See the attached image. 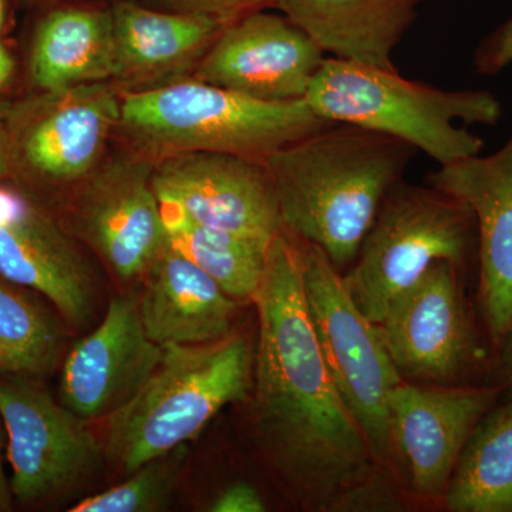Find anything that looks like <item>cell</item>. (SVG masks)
<instances>
[{"label": "cell", "mask_w": 512, "mask_h": 512, "mask_svg": "<svg viewBox=\"0 0 512 512\" xmlns=\"http://www.w3.org/2000/svg\"><path fill=\"white\" fill-rule=\"evenodd\" d=\"M252 302L259 335L251 413L261 453L306 508L366 507L380 493L376 460L330 377L306 306L301 245L285 229L269 245Z\"/></svg>", "instance_id": "6da1fadb"}, {"label": "cell", "mask_w": 512, "mask_h": 512, "mask_svg": "<svg viewBox=\"0 0 512 512\" xmlns=\"http://www.w3.org/2000/svg\"><path fill=\"white\" fill-rule=\"evenodd\" d=\"M417 150L377 131L332 123L265 160L284 229L336 268L355 262L377 211Z\"/></svg>", "instance_id": "7a4b0ae2"}, {"label": "cell", "mask_w": 512, "mask_h": 512, "mask_svg": "<svg viewBox=\"0 0 512 512\" xmlns=\"http://www.w3.org/2000/svg\"><path fill=\"white\" fill-rule=\"evenodd\" d=\"M305 100L323 119L399 138L440 167L481 154L483 138L466 126H495L503 116L487 90H441L336 57H326Z\"/></svg>", "instance_id": "3957f363"}, {"label": "cell", "mask_w": 512, "mask_h": 512, "mask_svg": "<svg viewBox=\"0 0 512 512\" xmlns=\"http://www.w3.org/2000/svg\"><path fill=\"white\" fill-rule=\"evenodd\" d=\"M332 123L306 100H256L194 79L123 94L117 128L156 160L210 151L265 161Z\"/></svg>", "instance_id": "277c9868"}, {"label": "cell", "mask_w": 512, "mask_h": 512, "mask_svg": "<svg viewBox=\"0 0 512 512\" xmlns=\"http://www.w3.org/2000/svg\"><path fill=\"white\" fill-rule=\"evenodd\" d=\"M254 357L251 343L235 333L204 345L164 346L140 392L107 417V460L130 474L195 440L225 406L247 399Z\"/></svg>", "instance_id": "5b68a950"}, {"label": "cell", "mask_w": 512, "mask_h": 512, "mask_svg": "<svg viewBox=\"0 0 512 512\" xmlns=\"http://www.w3.org/2000/svg\"><path fill=\"white\" fill-rule=\"evenodd\" d=\"M477 222L464 202L437 188L399 181L387 192L353 268L346 292L370 322H382L390 302L431 265L463 269L477 255Z\"/></svg>", "instance_id": "8992f818"}, {"label": "cell", "mask_w": 512, "mask_h": 512, "mask_svg": "<svg viewBox=\"0 0 512 512\" xmlns=\"http://www.w3.org/2000/svg\"><path fill=\"white\" fill-rule=\"evenodd\" d=\"M298 241L306 306L330 377L365 433L376 463L387 464L393 457L387 400L404 379L390 359L379 326L350 299L339 269L322 249Z\"/></svg>", "instance_id": "52a82bcc"}, {"label": "cell", "mask_w": 512, "mask_h": 512, "mask_svg": "<svg viewBox=\"0 0 512 512\" xmlns=\"http://www.w3.org/2000/svg\"><path fill=\"white\" fill-rule=\"evenodd\" d=\"M448 261L430 266L390 302L377 323L390 359L404 380L441 386H474L493 370L461 291L458 272Z\"/></svg>", "instance_id": "ba28073f"}, {"label": "cell", "mask_w": 512, "mask_h": 512, "mask_svg": "<svg viewBox=\"0 0 512 512\" xmlns=\"http://www.w3.org/2000/svg\"><path fill=\"white\" fill-rule=\"evenodd\" d=\"M0 416L16 503H52L99 473L104 450L86 420L57 403L33 377L0 375Z\"/></svg>", "instance_id": "9c48e42d"}, {"label": "cell", "mask_w": 512, "mask_h": 512, "mask_svg": "<svg viewBox=\"0 0 512 512\" xmlns=\"http://www.w3.org/2000/svg\"><path fill=\"white\" fill-rule=\"evenodd\" d=\"M121 96L107 82L82 84L12 106L13 167L47 184L84 180L119 127Z\"/></svg>", "instance_id": "30bf717a"}, {"label": "cell", "mask_w": 512, "mask_h": 512, "mask_svg": "<svg viewBox=\"0 0 512 512\" xmlns=\"http://www.w3.org/2000/svg\"><path fill=\"white\" fill-rule=\"evenodd\" d=\"M153 185L164 207L208 227L272 242L284 231L265 161L191 151L157 158Z\"/></svg>", "instance_id": "8fae6325"}, {"label": "cell", "mask_w": 512, "mask_h": 512, "mask_svg": "<svg viewBox=\"0 0 512 512\" xmlns=\"http://www.w3.org/2000/svg\"><path fill=\"white\" fill-rule=\"evenodd\" d=\"M325 60V50L301 26L262 9L221 30L194 79L256 100H305Z\"/></svg>", "instance_id": "7c38bea8"}, {"label": "cell", "mask_w": 512, "mask_h": 512, "mask_svg": "<svg viewBox=\"0 0 512 512\" xmlns=\"http://www.w3.org/2000/svg\"><path fill=\"white\" fill-rule=\"evenodd\" d=\"M495 384L441 386L403 380L390 392V441L423 498L441 500L478 421L500 400Z\"/></svg>", "instance_id": "4fadbf2b"}, {"label": "cell", "mask_w": 512, "mask_h": 512, "mask_svg": "<svg viewBox=\"0 0 512 512\" xmlns=\"http://www.w3.org/2000/svg\"><path fill=\"white\" fill-rule=\"evenodd\" d=\"M427 180L464 202L476 218L478 305L495 350L512 326V136L491 156L441 165Z\"/></svg>", "instance_id": "5bb4252c"}, {"label": "cell", "mask_w": 512, "mask_h": 512, "mask_svg": "<svg viewBox=\"0 0 512 512\" xmlns=\"http://www.w3.org/2000/svg\"><path fill=\"white\" fill-rule=\"evenodd\" d=\"M154 163L137 153L97 167L79 201L84 237L123 281L144 276L167 238Z\"/></svg>", "instance_id": "9a60e30c"}, {"label": "cell", "mask_w": 512, "mask_h": 512, "mask_svg": "<svg viewBox=\"0 0 512 512\" xmlns=\"http://www.w3.org/2000/svg\"><path fill=\"white\" fill-rule=\"evenodd\" d=\"M163 353L148 338L138 298L114 296L103 322L64 360L60 403L83 420L107 419L140 392Z\"/></svg>", "instance_id": "2e32d148"}, {"label": "cell", "mask_w": 512, "mask_h": 512, "mask_svg": "<svg viewBox=\"0 0 512 512\" xmlns=\"http://www.w3.org/2000/svg\"><path fill=\"white\" fill-rule=\"evenodd\" d=\"M0 276L42 293L73 325H84L93 315L92 274L80 252L32 198L3 184Z\"/></svg>", "instance_id": "e0dca14e"}, {"label": "cell", "mask_w": 512, "mask_h": 512, "mask_svg": "<svg viewBox=\"0 0 512 512\" xmlns=\"http://www.w3.org/2000/svg\"><path fill=\"white\" fill-rule=\"evenodd\" d=\"M144 276L138 305L148 338L157 345H204L231 335L237 301L168 237Z\"/></svg>", "instance_id": "ac0fdd59"}, {"label": "cell", "mask_w": 512, "mask_h": 512, "mask_svg": "<svg viewBox=\"0 0 512 512\" xmlns=\"http://www.w3.org/2000/svg\"><path fill=\"white\" fill-rule=\"evenodd\" d=\"M119 80L150 89L198 64L228 22L207 15L160 12L131 2L110 10ZM231 23V22H229ZM160 84V86H161Z\"/></svg>", "instance_id": "d6986e66"}, {"label": "cell", "mask_w": 512, "mask_h": 512, "mask_svg": "<svg viewBox=\"0 0 512 512\" xmlns=\"http://www.w3.org/2000/svg\"><path fill=\"white\" fill-rule=\"evenodd\" d=\"M423 0H276L336 59L394 69L393 53L412 28Z\"/></svg>", "instance_id": "ffe728a7"}, {"label": "cell", "mask_w": 512, "mask_h": 512, "mask_svg": "<svg viewBox=\"0 0 512 512\" xmlns=\"http://www.w3.org/2000/svg\"><path fill=\"white\" fill-rule=\"evenodd\" d=\"M29 70L42 92L114 80L110 12L66 8L49 13L37 26Z\"/></svg>", "instance_id": "44dd1931"}, {"label": "cell", "mask_w": 512, "mask_h": 512, "mask_svg": "<svg viewBox=\"0 0 512 512\" xmlns=\"http://www.w3.org/2000/svg\"><path fill=\"white\" fill-rule=\"evenodd\" d=\"M441 501L451 512H512L511 397L478 421Z\"/></svg>", "instance_id": "7402d4cb"}, {"label": "cell", "mask_w": 512, "mask_h": 512, "mask_svg": "<svg viewBox=\"0 0 512 512\" xmlns=\"http://www.w3.org/2000/svg\"><path fill=\"white\" fill-rule=\"evenodd\" d=\"M161 211L165 232L175 247L210 275L229 298L254 299L271 242L208 227L175 208L161 205Z\"/></svg>", "instance_id": "603a6c76"}, {"label": "cell", "mask_w": 512, "mask_h": 512, "mask_svg": "<svg viewBox=\"0 0 512 512\" xmlns=\"http://www.w3.org/2000/svg\"><path fill=\"white\" fill-rule=\"evenodd\" d=\"M63 340L56 316L26 288L0 276V375H49L59 363Z\"/></svg>", "instance_id": "cb8c5ba5"}, {"label": "cell", "mask_w": 512, "mask_h": 512, "mask_svg": "<svg viewBox=\"0 0 512 512\" xmlns=\"http://www.w3.org/2000/svg\"><path fill=\"white\" fill-rule=\"evenodd\" d=\"M187 444L153 458L119 485L90 495L69 512H156L164 510L188 460Z\"/></svg>", "instance_id": "d4e9b609"}, {"label": "cell", "mask_w": 512, "mask_h": 512, "mask_svg": "<svg viewBox=\"0 0 512 512\" xmlns=\"http://www.w3.org/2000/svg\"><path fill=\"white\" fill-rule=\"evenodd\" d=\"M161 6L171 12L197 13L234 22L248 13L262 10L276 0H158Z\"/></svg>", "instance_id": "484cf974"}, {"label": "cell", "mask_w": 512, "mask_h": 512, "mask_svg": "<svg viewBox=\"0 0 512 512\" xmlns=\"http://www.w3.org/2000/svg\"><path fill=\"white\" fill-rule=\"evenodd\" d=\"M512 63V18L485 37L474 52L476 72L494 76Z\"/></svg>", "instance_id": "4316f807"}, {"label": "cell", "mask_w": 512, "mask_h": 512, "mask_svg": "<svg viewBox=\"0 0 512 512\" xmlns=\"http://www.w3.org/2000/svg\"><path fill=\"white\" fill-rule=\"evenodd\" d=\"M208 510L212 512H264L266 504L262 495L251 484L228 485L212 501Z\"/></svg>", "instance_id": "83f0119b"}, {"label": "cell", "mask_w": 512, "mask_h": 512, "mask_svg": "<svg viewBox=\"0 0 512 512\" xmlns=\"http://www.w3.org/2000/svg\"><path fill=\"white\" fill-rule=\"evenodd\" d=\"M494 352L497 356L494 359L493 370L498 377V383L495 386L500 387L501 394L505 393V397L512 399V326Z\"/></svg>", "instance_id": "f1b7e54d"}, {"label": "cell", "mask_w": 512, "mask_h": 512, "mask_svg": "<svg viewBox=\"0 0 512 512\" xmlns=\"http://www.w3.org/2000/svg\"><path fill=\"white\" fill-rule=\"evenodd\" d=\"M10 113H12V104L0 100V181L8 177L13 168Z\"/></svg>", "instance_id": "f546056e"}, {"label": "cell", "mask_w": 512, "mask_h": 512, "mask_svg": "<svg viewBox=\"0 0 512 512\" xmlns=\"http://www.w3.org/2000/svg\"><path fill=\"white\" fill-rule=\"evenodd\" d=\"M6 450V430L3 424L2 416H0V512H8L12 510L13 495L10 491L8 477L3 468V451Z\"/></svg>", "instance_id": "4dcf8cb0"}, {"label": "cell", "mask_w": 512, "mask_h": 512, "mask_svg": "<svg viewBox=\"0 0 512 512\" xmlns=\"http://www.w3.org/2000/svg\"><path fill=\"white\" fill-rule=\"evenodd\" d=\"M13 72H15V63H13L12 56L0 43V87L8 84L9 80L12 79Z\"/></svg>", "instance_id": "1f68e13d"}, {"label": "cell", "mask_w": 512, "mask_h": 512, "mask_svg": "<svg viewBox=\"0 0 512 512\" xmlns=\"http://www.w3.org/2000/svg\"><path fill=\"white\" fill-rule=\"evenodd\" d=\"M3 20H5V6H3V0H0V30L3 28Z\"/></svg>", "instance_id": "d6a6232c"}]
</instances>
